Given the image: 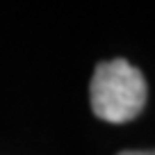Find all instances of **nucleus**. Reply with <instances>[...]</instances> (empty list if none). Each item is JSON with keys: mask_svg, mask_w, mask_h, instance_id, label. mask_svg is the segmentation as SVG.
<instances>
[{"mask_svg": "<svg viewBox=\"0 0 155 155\" xmlns=\"http://www.w3.org/2000/svg\"><path fill=\"white\" fill-rule=\"evenodd\" d=\"M91 110L107 123H128L146 105V80L126 59H112L96 66L91 78Z\"/></svg>", "mask_w": 155, "mask_h": 155, "instance_id": "obj_1", "label": "nucleus"}, {"mask_svg": "<svg viewBox=\"0 0 155 155\" xmlns=\"http://www.w3.org/2000/svg\"><path fill=\"white\" fill-rule=\"evenodd\" d=\"M119 155H155V150H123Z\"/></svg>", "mask_w": 155, "mask_h": 155, "instance_id": "obj_2", "label": "nucleus"}]
</instances>
